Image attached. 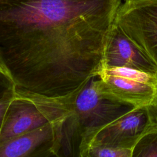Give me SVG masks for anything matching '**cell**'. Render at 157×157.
<instances>
[{
  "label": "cell",
  "mask_w": 157,
  "mask_h": 157,
  "mask_svg": "<svg viewBox=\"0 0 157 157\" xmlns=\"http://www.w3.org/2000/svg\"><path fill=\"white\" fill-rule=\"evenodd\" d=\"M121 0L0 1V66L17 93L73 101L102 69Z\"/></svg>",
  "instance_id": "6da1fadb"
},
{
  "label": "cell",
  "mask_w": 157,
  "mask_h": 157,
  "mask_svg": "<svg viewBox=\"0 0 157 157\" xmlns=\"http://www.w3.org/2000/svg\"><path fill=\"white\" fill-rule=\"evenodd\" d=\"M93 78L76 98L71 115L62 129V156H77L81 139L108 124L133 107L107 98L101 93L99 79Z\"/></svg>",
  "instance_id": "7a4b0ae2"
},
{
  "label": "cell",
  "mask_w": 157,
  "mask_h": 157,
  "mask_svg": "<svg viewBox=\"0 0 157 157\" xmlns=\"http://www.w3.org/2000/svg\"><path fill=\"white\" fill-rule=\"evenodd\" d=\"M99 89L103 96L133 107L157 105V74L126 67L102 69Z\"/></svg>",
  "instance_id": "3957f363"
},
{
  "label": "cell",
  "mask_w": 157,
  "mask_h": 157,
  "mask_svg": "<svg viewBox=\"0 0 157 157\" xmlns=\"http://www.w3.org/2000/svg\"><path fill=\"white\" fill-rule=\"evenodd\" d=\"M157 123V105L134 107L108 124L83 137L77 156L93 146L133 148L136 142Z\"/></svg>",
  "instance_id": "277c9868"
},
{
  "label": "cell",
  "mask_w": 157,
  "mask_h": 157,
  "mask_svg": "<svg viewBox=\"0 0 157 157\" xmlns=\"http://www.w3.org/2000/svg\"><path fill=\"white\" fill-rule=\"evenodd\" d=\"M114 22L157 67V0H126Z\"/></svg>",
  "instance_id": "5b68a950"
},
{
  "label": "cell",
  "mask_w": 157,
  "mask_h": 157,
  "mask_svg": "<svg viewBox=\"0 0 157 157\" xmlns=\"http://www.w3.org/2000/svg\"><path fill=\"white\" fill-rule=\"evenodd\" d=\"M63 125L48 123L7 140L0 145V157L61 156Z\"/></svg>",
  "instance_id": "8992f818"
},
{
  "label": "cell",
  "mask_w": 157,
  "mask_h": 157,
  "mask_svg": "<svg viewBox=\"0 0 157 157\" xmlns=\"http://www.w3.org/2000/svg\"><path fill=\"white\" fill-rule=\"evenodd\" d=\"M112 67H126L157 74L156 66L114 21L107 34L102 60V69Z\"/></svg>",
  "instance_id": "52a82bcc"
},
{
  "label": "cell",
  "mask_w": 157,
  "mask_h": 157,
  "mask_svg": "<svg viewBox=\"0 0 157 157\" xmlns=\"http://www.w3.org/2000/svg\"><path fill=\"white\" fill-rule=\"evenodd\" d=\"M17 98L15 85L0 66V134Z\"/></svg>",
  "instance_id": "ba28073f"
},
{
  "label": "cell",
  "mask_w": 157,
  "mask_h": 157,
  "mask_svg": "<svg viewBox=\"0 0 157 157\" xmlns=\"http://www.w3.org/2000/svg\"><path fill=\"white\" fill-rule=\"evenodd\" d=\"M156 124L136 142L133 148L132 157H157Z\"/></svg>",
  "instance_id": "9c48e42d"
},
{
  "label": "cell",
  "mask_w": 157,
  "mask_h": 157,
  "mask_svg": "<svg viewBox=\"0 0 157 157\" xmlns=\"http://www.w3.org/2000/svg\"><path fill=\"white\" fill-rule=\"evenodd\" d=\"M131 148L110 146H93L86 149L81 157H132Z\"/></svg>",
  "instance_id": "30bf717a"
},
{
  "label": "cell",
  "mask_w": 157,
  "mask_h": 157,
  "mask_svg": "<svg viewBox=\"0 0 157 157\" xmlns=\"http://www.w3.org/2000/svg\"><path fill=\"white\" fill-rule=\"evenodd\" d=\"M156 127H157V124H156Z\"/></svg>",
  "instance_id": "8fae6325"
},
{
  "label": "cell",
  "mask_w": 157,
  "mask_h": 157,
  "mask_svg": "<svg viewBox=\"0 0 157 157\" xmlns=\"http://www.w3.org/2000/svg\"><path fill=\"white\" fill-rule=\"evenodd\" d=\"M0 1H2V0H0Z\"/></svg>",
  "instance_id": "7c38bea8"
}]
</instances>
